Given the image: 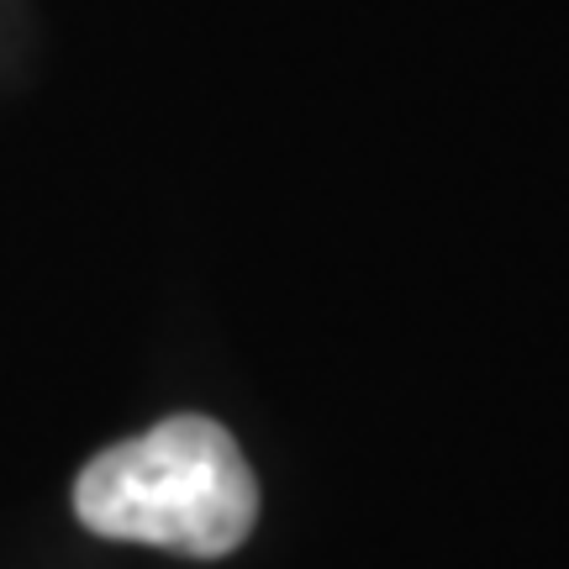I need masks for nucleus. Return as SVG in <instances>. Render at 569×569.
I'll list each match as a JSON object with an SVG mask.
<instances>
[{"mask_svg":"<svg viewBox=\"0 0 569 569\" xmlns=\"http://www.w3.org/2000/svg\"><path fill=\"white\" fill-rule=\"evenodd\" d=\"M74 511L96 538L222 559L253 532L259 486L222 422L169 417L96 453L74 480Z\"/></svg>","mask_w":569,"mask_h":569,"instance_id":"nucleus-1","label":"nucleus"}]
</instances>
